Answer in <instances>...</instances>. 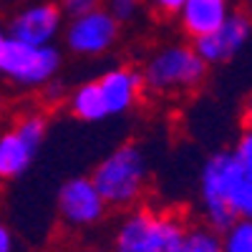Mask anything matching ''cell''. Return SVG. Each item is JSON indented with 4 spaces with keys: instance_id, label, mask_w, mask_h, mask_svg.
<instances>
[{
    "instance_id": "6da1fadb",
    "label": "cell",
    "mask_w": 252,
    "mask_h": 252,
    "mask_svg": "<svg viewBox=\"0 0 252 252\" xmlns=\"http://www.w3.org/2000/svg\"><path fill=\"white\" fill-rule=\"evenodd\" d=\"M202 224L224 232L252 215V131L245 129L227 152H215L199 172Z\"/></svg>"
},
{
    "instance_id": "7a4b0ae2",
    "label": "cell",
    "mask_w": 252,
    "mask_h": 252,
    "mask_svg": "<svg viewBox=\"0 0 252 252\" xmlns=\"http://www.w3.org/2000/svg\"><path fill=\"white\" fill-rule=\"evenodd\" d=\"M91 182L103 197V202L109 204V209L126 212L131 207L144 204L152 182L149 161H146L144 149L134 141L116 146L109 157H103L96 164Z\"/></svg>"
},
{
    "instance_id": "3957f363",
    "label": "cell",
    "mask_w": 252,
    "mask_h": 252,
    "mask_svg": "<svg viewBox=\"0 0 252 252\" xmlns=\"http://www.w3.org/2000/svg\"><path fill=\"white\" fill-rule=\"evenodd\" d=\"M139 71L146 94L182 96L202 86L209 66L197 56L192 43H166L146 56Z\"/></svg>"
},
{
    "instance_id": "277c9868",
    "label": "cell",
    "mask_w": 252,
    "mask_h": 252,
    "mask_svg": "<svg viewBox=\"0 0 252 252\" xmlns=\"http://www.w3.org/2000/svg\"><path fill=\"white\" fill-rule=\"evenodd\" d=\"M63 53L51 46H31L8 38L0 48V78L15 89H43L48 81L58 78Z\"/></svg>"
},
{
    "instance_id": "5b68a950",
    "label": "cell",
    "mask_w": 252,
    "mask_h": 252,
    "mask_svg": "<svg viewBox=\"0 0 252 252\" xmlns=\"http://www.w3.org/2000/svg\"><path fill=\"white\" fill-rule=\"evenodd\" d=\"M119 31L121 23L106 10V8H94L86 10L81 15H73L71 23L66 26L63 40H66V48L76 56H86V58H96L109 53L116 40H119Z\"/></svg>"
},
{
    "instance_id": "8992f818",
    "label": "cell",
    "mask_w": 252,
    "mask_h": 252,
    "mask_svg": "<svg viewBox=\"0 0 252 252\" xmlns=\"http://www.w3.org/2000/svg\"><path fill=\"white\" fill-rule=\"evenodd\" d=\"M56 209L61 222L71 229H89L106 220L109 204L103 202L91 177H71L63 182L56 197Z\"/></svg>"
},
{
    "instance_id": "52a82bcc",
    "label": "cell",
    "mask_w": 252,
    "mask_h": 252,
    "mask_svg": "<svg viewBox=\"0 0 252 252\" xmlns=\"http://www.w3.org/2000/svg\"><path fill=\"white\" fill-rule=\"evenodd\" d=\"M250 18L247 13H232L224 18V23L207 33L202 38L192 40V48L197 51V56L207 63V66H217V63H227L235 56H240V51L247 46L250 40Z\"/></svg>"
},
{
    "instance_id": "ba28073f",
    "label": "cell",
    "mask_w": 252,
    "mask_h": 252,
    "mask_svg": "<svg viewBox=\"0 0 252 252\" xmlns=\"http://www.w3.org/2000/svg\"><path fill=\"white\" fill-rule=\"evenodd\" d=\"M8 38L23 40L31 46H51L63 31V10L58 3H35L20 10L5 28Z\"/></svg>"
},
{
    "instance_id": "9c48e42d",
    "label": "cell",
    "mask_w": 252,
    "mask_h": 252,
    "mask_svg": "<svg viewBox=\"0 0 252 252\" xmlns=\"http://www.w3.org/2000/svg\"><path fill=\"white\" fill-rule=\"evenodd\" d=\"M96 86L101 91V101L109 119L129 114L144 94L141 71L136 66H114L103 71L96 78Z\"/></svg>"
},
{
    "instance_id": "30bf717a",
    "label": "cell",
    "mask_w": 252,
    "mask_h": 252,
    "mask_svg": "<svg viewBox=\"0 0 252 252\" xmlns=\"http://www.w3.org/2000/svg\"><path fill=\"white\" fill-rule=\"evenodd\" d=\"M189 224H192V220L182 209H157L154 207L144 252H184Z\"/></svg>"
},
{
    "instance_id": "8fae6325",
    "label": "cell",
    "mask_w": 252,
    "mask_h": 252,
    "mask_svg": "<svg viewBox=\"0 0 252 252\" xmlns=\"http://www.w3.org/2000/svg\"><path fill=\"white\" fill-rule=\"evenodd\" d=\"M227 15H229L227 0H184L182 10L177 13L179 26L189 40L217 31Z\"/></svg>"
},
{
    "instance_id": "7c38bea8",
    "label": "cell",
    "mask_w": 252,
    "mask_h": 252,
    "mask_svg": "<svg viewBox=\"0 0 252 252\" xmlns=\"http://www.w3.org/2000/svg\"><path fill=\"white\" fill-rule=\"evenodd\" d=\"M152 215H154V207H149V204H139V207L126 209L124 217L116 224V229H114V235H111L109 252H144Z\"/></svg>"
},
{
    "instance_id": "4fadbf2b",
    "label": "cell",
    "mask_w": 252,
    "mask_h": 252,
    "mask_svg": "<svg viewBox=\"0 0 252 252\" xmlns=\"http://www.w3.org/2000/svg\"><path fill=\"white\" fill-rule=\"evenodd\" d=\"M35 149L20 136L13 126L0 131V182H13L23 177L35 159Z\"/></svg>"
},
{
    "instance_id": "5bb4252c",
    "label": "cell",
    "mask_w": 252,
    "mask_h": 252,
    "mask_svg": "<svg viewBox=\"0 0 252 252\" xmlns=\"http://www.w3.org/2000/svg\"><path fill=\"white\" fill-rule=\"evenodd\" d=\"M68 111H71L76 119L89 121V124H96V121L109 119V116H106V109H103V101H101V91H98V86H96V78L81 83V86H76V89L68 94Z\"/></svg>"
},
{
    "instance_id": "9a60e30c",
    "label": "cell",
    "mask_w": 252,
    "mask_h": 252,
    "mask_svg": "<svg viewBox=\"0 0 252 252\" xmlns=\"http://www.w3.org/2000/svg\"><path fill=\"white\" fill-rule=\"evenodd\" d=\"M13 129L38 152L40 146H43V141H46V134H48V116L43 111H38V109L26 111V114H20L13 121Z\"/></svg>"
},
{
    "instance_id": "2e32d148",
    "label": "cell",
    "mask_w": 252,
    "mask_h": 252,
    "mask_svg": "<svg viewBox=\"0 0 252 252\" xmlns=\"http://www.w3.org/2000/svg\"><path fill=\"white\" fill-rule=\"evenodd\" d=\"M222 252H252V224L250 220H235L224 232H220Z\"/></svg>"
},
{
    "instance_id": "e0dca14e",
    "label": "cell",
    "mask_w": 252,
    "mask_h": 252,
    "mask_svg": "<svg viewBox=\"0 0 252 252\" xmlns=\"http://www.w3.org/2000/svg\"><path fill=\"white\" fill-rule=\"evenodd\" d=\"M184 252H222L220 232L209 229L202 222H192V224H189V232H187Z\"/></svg>"
},
{
    "instance_id": "ac0fdd59",
    "label": "cell",
    "mask_w": 252,
    "mask_h": 252,
    "mask_svg": "<svg viewBox=\"0 0 252 252\" xmlns=\"http://www.w3.org/2000/svg\"><path fill=\"white\" fill-rule=\"evenodd\" d=\"M141 0H101V8H106L119 23H126L139 13Z\"/></svg>"
},
{
    "instance_id": "d6986e66",
    "label": "cell",
    "mask_w": 252,
    "mask_h": 252,
    "mask_svg": "<svg viewBox=\"0 0 252 252\" xmlns=\"http://www.w3.org/2000/svg\"><path fill=\"white\" fill-rule=\"evenodd\" d=\"M98 5H101V0H61L58 8L73 18V15L86 13V10H94V8H98Z\"/></svg>"
},
{
    "instance_id": "ffe728a7",
    "label": "cell",
    "mask_w": 252,
    "mask_h": 252,
    "mask_svg": "<svg viewBox=\"0 0 252 252\" xmlns=\"http://www.w3.org/2000/svg\"><path fill=\"white\" fill-rule=\"evenodd\" d=\"M182 5H184V0H152L154 13L161 15V18H177Z\"/></svg>"
},
{
    "instance_id": "44dd1931",
    "label": "cell",
    "mask_w": 252,
    "mask_h": 252,
    "mask_svg": "<svg viewBox=\"0 0 252 252\" xmlns=\"http://www.w3.org/2000/svg\"><path fill=\"white\" fill-rule=\"evenodd\" d=\"M40 91H43L46 101L56 103V101H61V98H63V91H66V89H63V83H61L58 78H53V81H48V83H46V86L40 89Z\"/></svg>"
},
{
    "instance_id": "7402d4cb",
    "label": "cell",
    "mask_w": 252,
    "mask_h": 252,
    "mask_svg": "<svg viewBox=\"0 0 252 252\" xmlns=\"http://www.w3.org/2000/svg\"><path fill=\"white\" fill-rule=\"evenodd\" d=\"M0 252H15V237L10 232V227L0 222Z\"/></svg>"
},
{
    "instance_id": "603a6c76",
    "label": "cell",
    "mask_w": 252,
    "mask_h": 252,
    "mask_svg": "<svg viewBox=\"0 0 252 252\" xmlns=\"http://www.w3.org/2000/svg\"><path fill=\"white\" fill-rule=\"evenodd\" d=\"M5 40H8V31H5L3 26H0V48H3V43H5Z\"/></svg>"
},
{
    "instance_id": "cb8c5ba5",
    "label": "cell",
    "mask_w": 252,
    "mask_h": 252,
    "mask_svg": "<svg viewBox=\"0 0 252 252\" xmlns=\"http://www.w3.org/2000/svg\"><path fill=\"white\" fill-rule=\"evenodd\" d=\"M73 252H106V250H98V247H81V250H73Z\"/></svg>"
},
{
    "instance_id": "d4e9b609",
    "label": "cell",
    "mask_w": 252,
    "mask_h": 252,
    "mask_svg": "<svg viewBox=\"0 0 252 252\" xmlns=\"http://www.w3.org/2000/svg\"><path fill=\"white\" fill-rule=\"evenodd\" d=\"M0 109H3V98H0Z\"/></svg>"
}]
</instances>
